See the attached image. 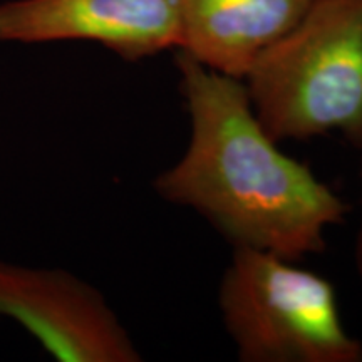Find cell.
I'll return each mask as SVG.
<instances>
[{
  "instance_id": "6da1fadb",
  "label": "cell",
  "mask_w": 362,
  "mask_h": 362,
  "mask_svg": "<svg viewBox=\"0 0 362 362\" xmlns=\"http://www.w3.org/2000/svg\"><path fill=\"white\" fill-rule=\"evenodd\" d=\"M175 61L189 141L183 156L156 176V193L200 214L233 247L293 262L324 252L325 232L344 223L349 205L279 148L253 112L242 79L181 51Z\"/></svg>"
},
{
  "instance_id": "7a4b0ae2",
  "label": "cell",
  "mask_w": 362,
  "mask_h": 362,
  "mask_svg": "<svg viewBox=\"0 0 362 362\" xmlns=\"http://www.w3.org/2000/svg\"><path fill=\"white\" fill-rule=\"evenodd\" d=\"M243 83L277 143L339 133L362 148V0H314Z\"/></svg>"
},
{
  "instance_id": "3957f363",
  "label": "cell",
  "mask_w": 362,
  "mask_h": 362,
  "mask_svg": "<svg viewBox=\"0 0 362 362\" xmlns=\"http://www.w3.org/2000/svg\"><path fill=\"white\" fill-rule=\"evenodd\" d=\"M218 309L242 362H362L334 285L272 252L233 247Z\"/></svg>"
},
{
  "instance_id": "277c9868",
  "label": "cell",
  "mask_w": 362,
  "mask_h": 362,
  "mask_svg": "<svg viewBox=\"0 0 362 362\" xmlns=\"http://www.w3.org/2000/svg\"><path fill=\"white\" fill-rule=\"evenodd\" d=\"M0 315L59 362H138L141 352L101 292L64 270L0 262Z\"/></svg>"
},
{
  "instance_id": "5b68a950",
  "label": "cell",
  "mask_w": 362,
  "mask_h": 362,
  "mask_svg": "<svg viewBox=\"0 0 362 362\" xmlns=\"http://www.w3.org/2000/svg\"><path fill=\"white\" fill-rule=\"evenodd\" d=\"M181 0H8L0 42L88 40L129 62L180 44Z\"/></svg>"
},
{
  "instance_id": "8992f818",
  "label": "cell",
  "mask_w": 362,
  "mask_h": 362,
  "mask_svg": "<svg viewBox=\"0 0 362 362\" xmlns=\"http://www.w3.org/2000/svg\"><path fill=\"white\" fill-rule=\"evenodd\" d=\"M314 0H181L178 51L242 79L265 49L298 24Z\"/></svg>"
},
{
  "instance_id": "52a82bcc",
  "label": "cell",
  "mask_w": 362,
  "mask_h": 362,
  "mask_svg": "<svg viewBox=\"0 0 362 362\" xmlns=\"http://www.w3.org/2000/svg\"><path fill=\"white\" fill-rule=\"evenodd\" d=\"M354 260H356L357 274H359V277L362 280V221H361V228H359V233H357V240H356Z\"/></svg>"
}]
</instances>
